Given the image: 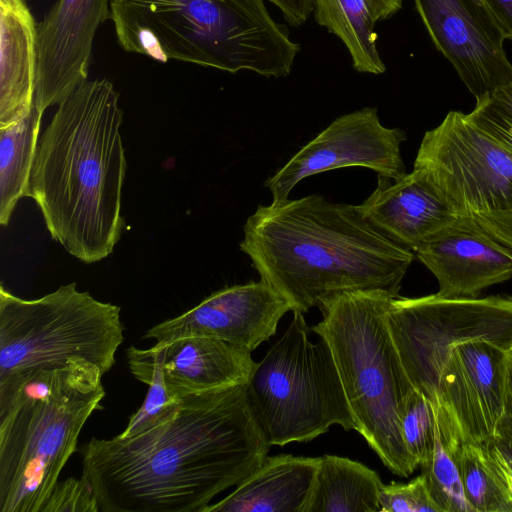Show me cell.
<instances>
[{"mask_svg":"<svg viewBox=\"0 0 512 512\" xmlns=\"http://www.w3.org/2000/svg\"><path fill=\"white\" fill-rule=\"evenodd\" d=\"M245 385L183 398L170 421L132 438L80 447L99 512H204L267 457Z\"/></svg>","mask_w":512,"mask_h":512,"instance_id":"6da1fadb","label":"cell"},{"mask_svg":"<svg viewBox=\"0 0 512 512\" xmlns=\"http://www.w3.org/2000/svg\"><path fill=\"white\" fill-rule=\"evenodd\" d=\"M239 247L261 280L302 314L339 293L381 289L399 296L414 252L360 212L319 195L259 205Z\"/></svg>","mask_w":512,"mask_h":512,"instance_id":"7a4b0ae2","label":"cell"},{"mask_svg":"<svg viewBox=\"0 0 512 512\" xmlns=\"http://www.w3.org/2000/svg\"><path fill=\"white\" fill-rule=\"evenodd\" d=\"M122 121L114 85L86 80L58 105L37 146L28 197L52 239L84 263L111 254L125 225Z\"/></svg>","mask_w":512,"mask_h":512,"instance_id":"3957f363","label":"cell"},{"mask_svg":"<svg viewBox=\"0 0 512 512\" xmlns=\"http://www.w3.org/2000/svg\"><path fill=\"white\" fill-rule=\"evenodd\" d=\"M110 19L124 51L161 63L279 78L301 50L264 0H111Z\"/></svg>","mask_w":512,"mask_h":512,"instance_id":"277c9868","label":"cell"},{"mask_svg":"<svg viewBox=\"0 0 512 512\" xmlns=\"http://www.w3.org/2000/svg\"><path fill=\"white\" fill-rule=\"evenodd\" d=\"M103 376L74 360L0 379L1 512H42L84 424L101 408Z\"/></svg>","mask_w":512,"mask_h":512,"instance_id":"5b68a950","label":"cell"},{"mask_svg":"<svg viewBox=\"0 0 512 512\" xmlns=\"http://www.w3.org/2000/svg\"><path fill=\"white\" fill-rule=\"evenodd\" d=\"M394 297L381 289L339 293L320 304L313 331L331 350L355 430L393 474L408 477L418 465L403 443L401 418L415 388L386 321Z\"/></svg>","mask_w":512,"mask_h":512,"instance_id":"8992f818","label":"cell"},{"mask_svg":"<svg viewBox=\"0 0 512 512\" xmlns=\"http://www.w3.org/2000/svg\"><path fill=\"white\" fill-rule=\"evenodd\" d=\"M300 312L256 364L245 385L250 409L269 445L311 441L332 425L355 422L328 344L310 340Z\"/></svg>","mask_w":512,"mask_h":512,"instance_id":"52a82bcc","label":"cell"},{"mask_svg":"<svg viewBox=\"0 0 512 512\" xmlns=\"http://www.w3.org/2000/svg\"><path fill=\"white\" fill-rule=\"evenodd\" d=\"M120 311L77 290L74 282L31 300L1 285L0 378L74 360L88 361L105 374L124 339Z\"/></svg>","mask_w":512,"mask_h":512,"instance_id":"ba28073f","label":"cell"},{"mask_svg":"<svg viewBox=\"0 0 512 512\" xmlns=\"http://www.w3.org/2000/svg\"><path fill=\"white\" fill-rule=\"evenodd\" d=\"M386 321L409 380L430 403L453 347L487 341L512 349L511 296H397L389 304Z\"/></svg>","mask_w":512,"mask_h":512,"instance_id":"9c48e42d","label":"cell"},{"mask_svg":"<svg viewBox=\"0 0 512 512\" xmlns=\"http://www.w3.org/2000/svg\"><path fill=\"white\" fill-rule=\"evenodd\" d=\"M414 167L421 168L458 217L512 214V152L450 111L426 131Z\"/></svg>","mask_w":512,"mask_h":512,"instance_id":"30bf717a","label":"cell"},{"mask_svg":"<svg viewBox=\"0 0 512 512\" xmlns=\"http://www.w3.org/2000/svg\"><path fill=\"white\" fill-rule=\"evenodd\" d=\"M507 354L487 341L467 342L450 350L431 403L444 445L496 439Z\"/></svg>","mask_w":512,"mask_h":512,"instance_id":"8fae6325","label":"cell"},{"mask_svg":"<svg viewBox=\"0 0 512 512\" xmlns=\"http://www.w3.org/2000/svg\"><path fill=\"white\" fill-rule=\"evenodd\" d=\"M405 140L402 129L383 126L377 109L365 107L336 118L264 185L277 204L289 199L292 189L306 177L338 168L366 167L398 179L406 173L400 151Z\"/></svg>","mask_w":512,"mask_h":512,"instance_id":"7c38bea8","label":"cell"},{"mask_svg":"<svg viewBox=\"0 0 512 512\" xmlns=\"http://www.w3.org/2000/svg\"><path fill=\"white\" fill-rule=\"evenodd\" d=\"M414 3L434 46L475 99L512 81L506 39L481 0Z\"/></svg>","mask_w":512,"mask_h":512,"instance_id":"4fadbf2b","label":"cell"},{"mask_svg":"<svg viewBox=\"0 0 512 512\" xmlns=\"http://www.w3.org/2000/svg\"><path fill=\"white\" fill-rule=\"evenodd\" d=\"M288 311V301L268 283L249 282L212 293L194 308L151 327L143 338L163 345L183 337H210L251 353L276 333Z\"/></svg>","mask_w":512,"mask_h":512,"instance_id":"5bb4252c","label":"cell"},{"mask_svg":"<svg viewBox=\"0 0 512 512\" xmlns=\"http://www.w3.org/2000/svg\"><path fill=\"white\" fill-rule=\"evenodd\" d=\"M111 0H58L38 24L34 104L59 105L87 80L94 37Z\"/></svg>","mask_w":512,"mask_h":512,"instance_id":"9a60e30c","label":"cell"},{"mask_svg":"<svg viewBox=\"0 0 512 512\" xmlns=\"http://www.w3.org/2000/svg\"><path fill=\"white\" fill-rule=\"evenodd\" d=\"M414 253L437 279L442 296L477 297L512 278V249L472 217H458Z\"/></svg>","mask_w":512,"mask_h":512,"instance_id":"2e32d148","label":"cell"},{"mask_svg":"<svg viewBox=\"0 0 512 512\" xmlns=\"http://www.w3.org/2000/svg\"><path fill=\"white\" fill-rule=\"evenodd\" d=\"M377 178L376 189L358 208L370 224L402 247L414 252L458 218L421 168L398 179Z\"/></svg>","mask_w":512,"mask_h":512,"instance_id":"e0dca14e","label":"cell"},{"mask_svg":"<svg viewBox=\"0 0 512 512\" xmlns=\"http://www.w3.org/2000/svg\"><path fill=\"white\" fill-rule=\"evenodd\" d=\"M164 379L170 394L182 399L246 385L256 366L251 353L225 341L191 336L163 345Z\"/></svg>","mask_w":512,"mask_h":512,"instance_id":"ac0fdd59","label":"cell"},{"mask_svg":"<svg viewBox=\"0 0 512 512\" xmlns=\"http://www.w3.org/2000/svg\"><path fill=\"white\" fill-rule=\"evenodd\" d=\"M38 24L26 0H0V128L34 106Z\"/></svg>","mask_w":512,"mask_h":512,"instance_id":"d6986e66","label":"cell"},{"mask_svg":"<svg viewBox=\"0 0 512 512\" xmlns=\"http://www.w3.org/2000/svg\"><path fill=\"white\" fill-rule=\"evenodd\" d=\"M320 457H266L236 489L204 512H302Z\"/></svg>","mask_w":512,"mask_h":512,"instance_id":"ffe728a7","label":"cell"},{"mask_svg":"<svg viewBox=\"0 0 512 512\" xmlns=\"http://www.w3.org/2000/svg\"><path fill=\"white\" fill-rule=\"evenodd\" d=\"M403 0H314V19L347 48L354 70L383 74L375 26L402 9Z\"/></svg>","mask_w":512,"mask_h":512,"instance_id":"44dd1931","label":"cell"},{"mask_svg":"<svg viewBox=\"0 0 512 512\" xmlns=\"http://www.w3.org/2000/svg\"><path fill=\"white\" fill-rule=\"evenodd\" d=\"M382 485L379 475L358 461L321 456L302 512H380Z\"/></svg>","mask_w":512,"mask_h":512,"instance_id":"7402d4cb","label":"cell"},{"mask_svg":"<svg viewBox=\"0 0 512 512\" xmlns=\"http://www.w3.org/2000/svg\"><path fill=\"white\" fill-rule=\"evenodd\" d=\"M43 112L34 104L28 115L0 128V224L7 226L29 182Z\"/></svg>","mask_w":512,"mask_h":512,"instance_id":"603a6c76","label":"cell"},{"mask_svg":"<svg viewBox=\"0 0 512 512\" xmlns=\"http://www.w3.org/2000/svg\"><path fill=\"white\" fill-rule=\"evenodd\" d=\"M126 358L133 376L149 387L142 405L131 415L126 428L118 435L121 438H132L173 419L183 398L172 396L167 388L161 347L154 345L149 349H139L131 346L126 350Z\"/></svg>","mask_w":512,"mask_h":512,"instance_id":"cb8c5ba5","label":"cell"},{"mask_svg":"<svg viewBox=\"0 0 512 512\" xmlns=\"http://www.w3.org/2000/svg\"><path fill=\"white\" fill-rule=\"evenodd\" d=\"M444 446L457 466L474 512H512V503L485 465L479 444L453 442Z\"/></svg>","mask_w":512,"mask_h":512,"instance_id":"d4e9b609","label":"cell"},{"mask_svg":"<svg viewBox=\"0 0 512 512\" xmlns=\"http://www.w3.org/2000/svg\"><path fill=\"white\" fill-rule=\"evenodd\" d=\"M421 469L440 512H474L465 496L457 466L442 442L437 422L432 458Z\"/></svg>","mask_w":512,"mask_h":512,"instance_id":"484cf974","label":"cell"},{"mask_svg":"<svg viewBox=\"0 0 512 512\" xmlns=\"http://www.w3.org/2000/svg\"><path fill=\"white\" fill-rule=\"evenodd\" d=\"M403 443L418 466H425L432 458L436 419L428 399L416 389L410 395L401 418Z\"/></svg>","mask_w":512,"mask_h":512,"instance_id":"4316f807","label":"cell"},{"mask_svg":"<svg viewBox=\"0 0 512 512\" xmlns=\"http://www.w3.org/2000/svg\"><path fill=\"white\" fill-rule=\"evenodd\" d=\"M466 116L483 134L512 152V81L476 99Z\"/></svg>","mask_w":512,"mask_h":512,"instance_id":"83f0119b","label":"cell"},{"mask_svg":"<svg viewBox=\"0 0 512 512\" xmlns=\"http://www.w3.org/2000/svg\"><path fill=\"white\" fill-rule=\"evenodd\" d=\"M379 504L380 512H440L423 474L408 483L383 484Z\"/></svg>","mask_w":512,"mask_h":512,"instance_id":"f1b7e54d","label":"cell"},{"mask_svg":"<svg viewBox=\"0 0 512 512\" xmlns=\"http://www.w3.org/2000/svg\"><path fill=\"white\" fill-rule=\"evenodd\" d=\"M42 512H99L91 484L81 475L58 481Z\"/></svg>","mask_w":512,"mask_h":512,"instance_id":"f546056e","label":"cell"},{"mask_svg":"<svg viewBox=\"0 0 512 512\" xmlns=\"http://www.w3.org/2000/svg\"><path fill=\"white\" fill-rule=\"evenodd\" d=\"M479 445L485 465L512 503V465L496 440Z\"/></svg>","mask_w":512,"mask_h":512,"instance_id":"4dcf8cb0","label":"cell"},{"mask_svg":"<svg viewBox=\"0 0 512 512\" xmlns=\"http://www.w3.org/2000/svg\"><path fill=\"white\" fill-rule=\"evenodd\" d=\"M496 440L512 449V349L507 354L503 407Z\"/></svg>","mask_w":512,"mask_h":512,"instance_id":"1f68e13d","label":"cell"},{"mask_svg":"<svg viewBox=\"0 0 512 512\" xmlns=\"http://www.w3.org/2000/svg\"><path fill=\"white\" fill-rule=\"evenodd\" d=\"M282 13L284 19L293 27L303 25L310 17L314 0H268Z\"/></svg>","mask_w":512,"mask_h":512,"instance_id":"d6a6232c","label":"cell"},{"mask_svg":"<svg viewBox=\"0 0 512 512\" xmlns=\"http://www.w3.org/2000/svg\"><path fill=\"white\" fill-rule=\"evenodd\" d=\"M506 40H512V0H481Z\"/></svg>","mask_w":512,"mask_h":512,"instance_id":"836d02e7","label":"cell"},{"mask_svg":"<svg viewBox=\"0 0 512 512\" xmlns=\"http://www.w3.org/2000/svg\"><path fill=\"white\" fill-rule=\"evenodd\" d=\"M496 442L498 443V445H499L500 449L502 450L503 454L505 455V457L508 459V461L512 465V449L509 448L508 446L504 445L503 443L499 442L498 440H496Z\"/></svg>","mask_w":512,"mask_h":512,"instance_id":"e575fe53","label":"cell"}]
</instances>
